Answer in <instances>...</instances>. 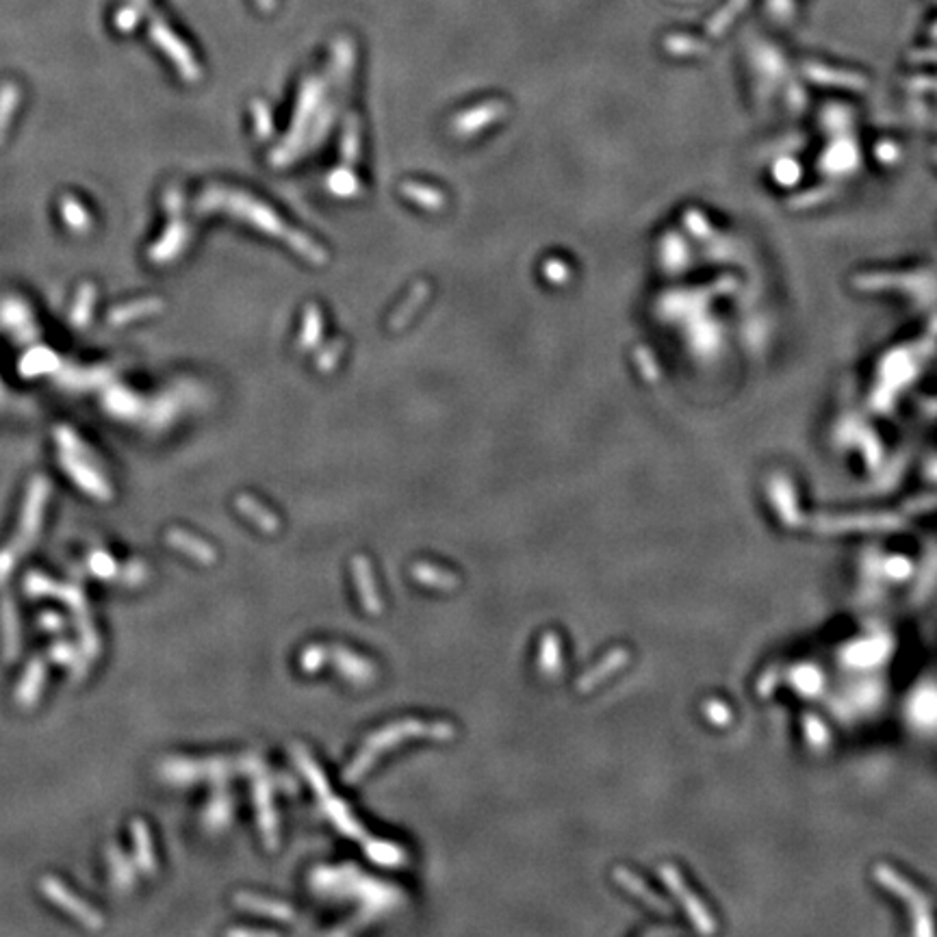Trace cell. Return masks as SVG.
<instances>
[{
	"label": "cell",
	"mask_w": 937,
	"mask_h": 937,
	"mask_svg": "<svg viewBox=\"0 0 937 937\" xmlns=\"http://www.w3.org/2000/svg\"><path fill=\"white\" fill-rule=\"evenodd\" d=\"M237 905L243 907V909L256 911V914H265L269 918H278V920H285V922H291V918H293V911L287 905L269 901V898H261V896H254V894H237Z\"/></svg>",
	"instance_id": "8fae6325"
},
{
	"label": "cell",
	"mask_w": 937,
	"mask_h": 937,
	"mask_svg": "<svg viewBox=\"0 0 937 937\" xmlns=\"http://www.w3.org/2000/svg\"><path fill=\"white\" fill-rule=\"evenodd\" d=\"M44 677H46V664L42 660H35L27 669V673H24V679H22L20 688H18L16 699L22 705H33L37 701V697H40Z\"/></svg>",
	"instance_id": "7c38bea8"
},
{
	"label": "cell",
	"mask_w": 937,
	"mask_h": 937,
	"mask_svg": "<svg viewBox=\"0 0 937 937\" xmlns=\"http://www.w3.org/2000/svg\"><path fill=\"white\" fill-rule=\"evenodd\" d=\"M295 753H298V760H300V766H302V770H304V775H306L308 779H311V784H313L315 792L319 794V797H322V801H324V805L330 810V814L335 816L337 825H339L343 831H348L350 836H358V833H361V827H358V823L350 816V812H345V807H343L339 801H335V797H332V792H328V786H326V779H324V775H322V770L317 768V764L311 760V757L306 755L304 749L298 747V751H295Z\"/></svg>",
	"instance_id": "3957f363"
},
{
	"label": "cell",
	"mask_w": 937,
	"mask_h": 937,
	"mask_svg": "<svg viewBox=\"0 0 937 937\" xmlns=\"http://www.w3.org/2000/svg\"><path fill=\"white\" fill-rule=\"evenodd\" d=\"M627 658H630V653H627L625 649H614L610 656L603 658L595 669H588L582 679H580V684H577V688H580L582 692H588V690H593L597 688L603 679H608L614 671H619L621 666L627 664Z\"/></svg>",
	"instance_id": "52a82bcc"
},
{
	"label": "cell",
	"mask_w": 937,
	"mask_h": 937,
	"mask_svg": "<svg viewBox=\"0 0 937 937\" xmlns=\"http://www.w3.org/2000/svg\"><path fill=\"white\" fill-rule=\"evenodd\" d=\"M538 666H541V671L543 675H547L549 679L558 675L560 669H562V656H560V638L554 634V632H549L543 636V643H541V656H538Z\"/></svg>",
	"instance_id": "9a60e30c"
},
{
	"label": "cell",
	"mask_w": 937,
	"mask_h": 937,
	"mask_svg": "<svg viewBox=\"0 0 937 937\" xmlns=\"http://www.w3.org/2000/svg\"><path fill=\"white\" fill-rule=\"evenodd\" d=\"M332 653L337 656L335 662L341 669V673L345 675V679H352V682H356V684H365L367 679H371V675H374V666H371L367 660L354 656L352 651H345V649L335 647V649H332Z\"/></svg>",
	"instance_id": "9c48e42d"
},
{
	"label": "cell",
	"mask_w": 937,
	"mask_h": 937,
	"mask_svg": "<svg viewBox=\"0 0 937 937\" xmlns=\"http://www.w3.org/2000/svg\"><path fill=\"white\" fill-rule=\"evenodd\" d=\"M614 879L621 883V888L630 890L634 896H638L640 901L647 903L651 909L664 911V914L671 909L669 905H664L662 898H658L656 894H653V892L647 888V885H645L643 881H640V879L634 875V872L627 870V868H616V870H614Z\"/></svg>",
	"instance_id": "ba28073f"
},
{
	"label": "cell",
	"mask_w": 937,
	"mask_h": 937,
	"mask_svg": "<svg viewBox=\"0 0 937 937\" xmlns=\"http://www.w3.org/2000/svg\"><path fill=\"white\" fill-rule=\"evenodd\" d=\"M89 564H92L94 573L100 575V577H113L115 571H118V567H115L113 558H111L109 554H100V551H98V554L92 556V560H89Z\"/></svg>",
	"instance_id": "44dd1931"
},
{
	"label": "cell",
	"mask_w": 937,
	"mask_h": 937,
	"mask_svg": "<svg viewBox=\"0 0 937 937\" xmlns=\"http://www.w3.org/2000/svg\"><path fill=\"white\" fill-rule=\"evenodd\" d=\"M111 864H113V872H115V879H118L120 883V888L124 885V888H131L133 881H135V870L133 868H128L126 864V859H118V853H111Z\"/></svg>",
	"instance_id": "ffe728a7"
},
{
	"label": "cell",
	"mask_w": 937,
	"mask_h": 937,
	"mask_svg": "<svg viewBox=\"0 0 937 937\" xmlns=\"http://www.w3.org/2000/svg\"><path fill=\"white\" fill-rule=\"evenodd\" d=\"M133 842H135V851H137V862L139 868L146 872V875H152L154 868H157V859H154L152 853V844H150V833L148 827L141 823V820H133Z\"/></svg>",
	"instance_id": "4fadbf2b"
},
{
	"label": "cell",
	"mask_w": 937,
	"mask_h": 937,
	"mask_svg": "<svg viewBox=\"0 0 937 937\" xmlns=\"http://www.w3.org/2000/svg\"><path fill=\"white\" fill-rule=\"evenodd\" d=\"M168 541L170 545H174L176 549H181L183 554H187L189 558H194L202 564H209V562H215V551L211 545L207 543H202L200 538L196 536H189L187 532H181V530H174L168 534Z\"/></svg>",
	"instance_id": "30bf717a"
},
{
	"label": "cell",
	"mask_w": 937,
	"mask_h": 937,
	"mask_svg": "<svg viewBox=\"0 0 937 937\" xmlns=\"http://www.w3.org/2000/svg\"><path fill=\"white\" fill-rule=\"evenodd\" d=\"M660 875L662 879L666 881V885H669V888L682 898V905L684 909L688 911V916L692 920V924H695V927L701 931V933H714L716 931V922L714 918L708 914V909H705L701 905V901L697 896H692V892L688 890V885L686 881L682 879V875H679V870L675 866H662L660 870Z\"/></svg>",
	"instance_id": "277c9868"
},
{
	"label": "cell",
	"mask_w": 937,
	"mask_h": 937,
	"mask_svg": "<svg viewBox=\"0 0 937 937\" xmlns=\"http://www.w3.org/2000/svg\"><path fill=\"white\" fill-rule=\"evenodd\" d=\"M239 508L246 512L250 519H254L256 525H261L265 532H274L278 528V521L272 515H269L267 510L256 508L254 502H250V499H239Z\"/></svg>",
	"instance_id": "e0dca14e"
},
{
	"label": "cell",
	"mask_w": 937,
	"mask_h": 937,
	"mask_svg": "<svg viewBox=\"0 0 937 937\" xmlns=\"http://www.w3.org/2000/svg\"><path fill=\"white\" fill-rule=\"evenodd\" d=\"M326 656H328V649L322 647V645H313V647L304 649V653H302V669H304L306 673L317 671L319 666H322V664L326 662Z\"/></svg>",
	"instance_id": "ac0fdd59"
},
{
	"label": "cell",
	"mask_w": 937,
	"mask_h": 937,
	"mask_svg": "<svg viewBox=\"0 0 937 937\" xmlns=\"http://www.w3.org/2000/svg\"><path fill=\"white\" fill-rule=\"evenodd\" d=\"M61 623H63V621L59 619V616H55V614H53V616H50V614H44V616H42V625L46 627V630H61Z\"/></svg>",
	"instance_id": "cb8c5ba5"
},
{
	"label": "cell",
	"mask_w": 937,
	"mask_h": 937,
	"mask_svg": "<svg viewBox=\"0 0 937 937\" xmlns=\"http://www.w3.org/2000/svg\"><path fill=\"white\" fill-rule=\"evenodd\" d=\"M352 567H354V582H356V588H358V595H361V603H363V610H367L369 614H380L382 612V601H380V595H378V590H376V582H374V573H371V564L367 562V558H354L352 562Z\"/></svg>",
	"instance_id": "8992f818"
},
{
	"label": "cell",
	"mask_w": 937,
	"mask_h": 937,
	"mask_svg": "<svg viewBox=\"0 0 937 937\" xmlns=\"http://www.w3.org/2000/svg\"><path fill=\"white\" fill-rule=\"evenodd\" d=\"M3 619H5V640H7V656H14V651H16V616H14V610H11V603L5 601V606H3Z\"/></svg>",
	"instance_id": "d6986e66"
},
{
	"label": "cell",
	"mask_w": 937,
	"mask_h": 937,
	"mask_svg": "<svg viewBox=\"0 0 937 937\" xmlns=\"http://www.w3.org/2000/svg\"><path fill=\"white\" fill-rule=\"evenodd\" d=\"M18 556H20V551H18L16 545L5 549L3 554H0V584H3V582L7 580V575L11 573V569H14V564H16V560H18Z\"/></svg>",
	"instance_id": "7402d4cb"
},
{
	"label": "cell",
	"mask_w": 937,
	"mask_h": 937,
	"mask_svg": "<svg viewBox=\"0 0 937 937\" xmlns=\"http://www.w3.org/2000/svg\"><path fill=\"white\" fill-rule=\"evenodd\" d=\"M456 734L454 725L449 723H421L415 721V718H408V721L402 723H393L391 727L378 731V734L369 736V740L363 744L361 753L354 757V762L350 768L345 770V781H354L361 779L367 770L374 766L378 757L389 751L395 742H402L406 738H452Z\"/></svg>",
	"instance_id": "6da1fadb"
},
{
	"label": "cell",
	"mask_w": 937,
	"mask_h": 937,
	"mask_svg": "<svg viewBox=\"0 0 937 937\" xmlns=\"http://www.w3.org/2000/svg\"><path fill=\"white\" fill-rule=\"evenodd\" d=\"M875 877L883 883V888L892 890L896 896L905 898V901L909 903L911 911H914V918H916V933H933L931 911L927 907V901H924V896L918 890L911 888L909 881H905L901 875H896V872L890 866H879L877 872H875Z\"/></svg>",
	"instance_id": "7a4b0ae2"
},
{
	"label": "cell",
	"mask_w": 937,
	"mask_h": 937,
	"mask_svg": "<svg viewBox=\"0 0 937 937\" xmlns=\"http://www.w3.org/2000/svg\"><path fill=\"white\" fill-rule=\"evenodd\" d=\"M254 797H256V807H259V823L263 827L267 846H274L276 844V818L272 810V799H269L265 784H256Z\"/></svg>",
	"instance_id": "5bb4252c"
},
{
	"label": "cell",
	"mask_w": 937,
	"mask_h": 937,
	"mask_svg": "<svg viewBox=\"0 0 937 937\" xmlns=\"http://www.w3.org/2000/svg\"><path fill=\"white\" fill-rule=\"evenodd\" d=\"M50 656L57 658V662H70L68 658H74V651L68 645H55L50 649Z\"/></svg>",
	"instance_id": "603a6c76"
},
{
	"label": "cell",
	"mask_w": 937,
	"mask_h": 937,
	"mask_svg": "<svg viewBox=\"0 0 937 937\" xmlns=\"http://www.w3.org/2000/svg\"><path fill=\"white\" fill-rule=\"evenodd\" d=\"M42 892L50 898V901L57 903L61 909H66L68 914H72L79 922H83L85 927H89V929H100L102 927V918H100L98 911L89 907L87 903H83L79 896H74L72 892H68L57 879L46 877L42 881Z\"/></svg>",
	"instance_id": "5b68a950"
},
{
	"label": "cell",
	"mask_w": 937,
	"mask_h": 937,
	"mask_svg": "<svg viewBox=\"0 0 937 937\" xmlns=\"http://www.w3.org/2000/svg\"><path fill=\"white\" fill-rule=\"evenodd\" d=\"M413 577L421 584L434 586V588H443V590L458 586V577L454 573L443 571L439 567H432V564H426V562H421V564H417V567H413Z\"/></svg>",
	"instance_id": "2e32d148"
}]
</instances>
